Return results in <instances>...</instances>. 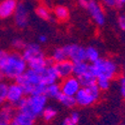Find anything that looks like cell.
<instances>
[{
  "label": "cell",
  "mask_w": 125,
  "mask_h": 125,
  "mask_svg": "<svg viewBox=\"0 0 125 125\" xmlns=\"http://www.w3.org/2000/svg\"><path fill=\"white\" fill-rule=\"evenodd\" d=\"M117 2H118V6H121L122 4L125 3V0H117Z\"/></svg>",
  "instance_id": "d590c367"
},
{
  "label": "cell",
  "mask_w": 125,
  "mask_h": 125,
  "mask_svg": "<svg viewBox=\"0 0 125 125\" xmlns=\"http://www.w3.org/2000/svg\"><path fill=\"white\" fill-rule=\"evenodd\" d=\"M54 14L58 20H60V21H65V20H67L69 18V10L67 7H65L63 5H59V6L55 7Z\"/></svg>",
  "instance_id": "44dd1931"
},
{
  "label": "cell",
  "mask_w": 125,
  "mask_h": 125,
  "mask_svg": "<svg viewBox=\"0 0 125 125\" xmlns=\"http://www.w3.org/2000/svg\"><path fill=\"white\" fill-rule=\"evenodd\" d=\"M78 3H79V5H80L81 7H83V8L86 9L87 4H88V0H78Z\"/></svg>",
  "instance_id": "836d02e7"
},
{
  "label": "cell",
  "mask_w": 125,
  "mask_h": 125,
  "mask_svg": "<svg viewBox=\"0 0 125 125\" xmlns=\"http://www.w3.org/2000/svg\"><path fill=\"white\" fill-rule=\"evenodd\" d=\"M56 114H57V111H56L55 108L51 107V106H48V107H45L44 108V110H43V112H42L41 115L43 116V118L46 121H50V120H52L53 118H55Z\"/></svg>",
  "instance_id": "484cf974"
},
{
  "label": "cell",
  "mask_w": 125,
  "mask_h": 125,
  "mask_svg": "<svg viewBox=\"0 0 125 125\" xmlns=\"http://www.w3.org/2000/svg\"><path fill=\"white\" fill-rule=\"evenodd\" d=\"M60 93H61L60 85L55 82V83H52V84H49V85L46 86L44 95L47 98H55L56 99L59 96Z\"/></svg>",
  "instance_id": "d6986e66"
},
{
  "label": "cell",
  "mask_w": 125,
  "mask_h": 125,
  "mask_svg": "<svg viewBox=\"0 0 125 125\" xmlns=\"http://www.w3.org/2000/svg\"><path fill=\"white\" fill-rule=\"evenodd\" d=\"M15 24L19 28H25L29 22V9L26 4L18 3L13 14Z\"/></svg>",
  "instance_id": "8fae6325"
},
{
  "label": "cell",
  "mask_w": 125,
  "mask_h": 125,
  "mask_svg": "<svg viewBox=\"0 0 125 125\" xmlns=\"http://www.w3.org/2000/svg\"><path fill=\"white\" fill-rule=\"evenodd\" d=\"M101 94V90L97 87L96 84L88 87H81L75 94L74 98L76 104L79 106H90L94 104Z\"/></svg>",
  "instance_id": "5b68a950"
},
{
  "label": "cell",
  "mask_w": 125,
  "mask_h": 125,
  "mask_svg": "<svg viewBox=\"0 0 125 125\" xmlns=\"http://www.w3.org/2000/svg\"><path fill=\"white\" fill-rule=\"evenodd\" d=\"M96 85L101 91H105L110 86V80L105 78H96Z\"/></svg>",
  "instance_id": "83f0119b"
},
{
  "label": "cell",
  "mask_w": 125,
  "mask_h": 125,
  "mask_svg": "<svg viewBox=\"0 0 125 125\" xmlns=\"http://www.w3.org/2000/svg\"><path fill=\"white\" fill-rule=\"evenodd\" d=\"M9 55V52L6 50H2L0 49V70L2 69V67L4 66V64L6 63L7 58Z\"/></svg>",
  "instance_id": "f546056e"
},
{
  "label": "cell",
  "mask_w": 125,
  "mask_h": 125,
  "mask_svg": "<svg viewBox=\"0 0 125 125\" xmlns=\"http://www.w3.org/2000/svg\"><path fill=\"white\" fill-rule=\"evenodd\" d=\"M0 125H9L7 123H3V122H0Z\"/></svg>",
  "instance_id": "74e56055"
},
{
  "label": "cell",
  "mask_w": 125,
  "mask_h": 125,
  "mask_svg": "<svg viewBox=\"0 0 125 125\" xmlns=\"http://www.w3.org/2000/svg\"><path fill=\"white\" fill-rule=\"evenodd\" d=\"M7 88L8 84L4 81H0V106L7 101Z\"/></svg>",
  "instance_id": "4316f807"
},
{
  "label": "cell",
  "mask_w": 125,
  "mask_h": 125,
  "mask_svg": "<svg viewBox=\"0 0 125 125\" xmlns=\"http://www.w3.org/2000/svg\"><path fill=\"white\" fill-rule=\"evenodd\" d=\"M24 97H25V92L21 85L18 84L17 82L8 84V88H7L8 103L12 104L13 106H16V104Z\"/></svg>",
  "instance_id": "30bf717a"
},
{
  "label": "cell",
  "mask_w": 125,
  "mask_h": 125,
  "mask_svg": "<svg viewBox=\"0 0 125 125\" xmlns=\"http://www.w3.org/2000/svg\"><path fill=\"white\" fill-rule=\"evenodd\" d=\"M2 79H3V75L1 74V72H0V81H1Z\"/></svg>",
  "instance_id": "8d00e7d4"
},
{
  "label": "cell",
  "mask_w": 125,
  "mask_h": 125,
  "mask_svg": "<svg viewBox=\"0 0 125 125\" xmlns=\"http://www.w3.org/2000/svg\"><path fill=\"white\" fill-rule=\"evenodd\" d=\"M35 119L29 116L28 114L18 111L15 113V115L9 122V125H34Z\"/></svg>",
  "instance_id": "9a60e30c"
},
{
  "label": "cell",
  "mask_w": 125,
  "mask_h": 125,
  "mask_svg": "<svg viewBox=\"0 0 125 125\" xmlns=\"http://www.w3.org/2000/svg\"><path fill=\"white\" fill-rule=\"evenodd\" d=\"M104 2L106 6L108 7H115V6H118V2L117 0H102Z\"/></svg>",
  "instance_id": "d6a6232c"
},
{
  "label": "cell",
  "mask_w": 125,
  "mask_h": 125,
  "mask_svg": "<svg viewBox=\"0 0 125 125\" xmlns=\"http://www.w3.org/2000/svg\"><path fill=\"white\" fill-rule=\"evenodd\" d=\"M26 44L27 43L24 42V40L20 39V38H15L14 40H12V42H11L12 47L16 50H23L24 47L26 46Z\"/></svg>",
  "instance_id": "f1b7e54d"
},
{
  "label": "cell",
  "mask_w": 125,
  "mask_h": 125,
  "mask_svg": "<svg viewBox=\"0 0 125 125\" xmlns=\"http://www.w3.org/2000/svg\"><path fill=\"white\" fill-rule=\"evenodd\" d=\"M40 77L42 83H44L45 85H49L52 83H55L58 79L59 76L57 74V72L53 66V64H49L45 68H43L40 72Z\"/></svg>",
  "instance_id": "4fadbf2b"
},
{
  "label": "cell",
  "mask_w": 125,
  "mask_h": 125,
  "mask_svg": "<svg viewBox=\"0 0 125 125\" xmlns=\"http://www.w3.org/2000/svg\"><path fill=\"white\" fill-rule=\"evenodd\" d=\"M124 74H125V65H124Z\"/></svg>",
  "instance_id": "f35d334b"
},
{
  "label": "cell",
  "mask_w": 125,
  "mask_h": 125,
  "mask_svg": "<svg viewBox=\"0 0 125 125\" xmlns=\"http://www.w3.org/2000/svg\"><path fill=\"white\" fill-rule=\"evenodd\" d=\"M77 78L79 80L81 87H88V86L96 84V77L91 73L90 70L88 72H86V73H84L83 75L77 77Z\"/></svg>",
  "instance_id": "ac0fdd59"
},
{
  "label": "cell",
  "mask_w": 125,
  "mask_h": 125,
  "mask_svg": "<svg viewBox=\"0 0 125 125\" xmlns=\"http://www.w3.org/2000/svg\"><path fill=\"white\" fill-rule=\"evenodd\" d=\"M17 4V0H3L0 2V18L6 19L13 16Z\"/></svg>",
  "instance_id": "5bb4252c"
},
{
  "label": "cell",
  "mask_w": 125,
  "mask_h": 125,
  "mask_svg": "<svg viewBox=\"0 0 125 125\" xmlns=\"http://www.w3.org/2000/svg\"><path fill=\"white\" fill-rule=\"evenodd\" d=\"M22 56L25 59L27 67L40 72L49 64H53L50 58H47L44 51L37 43H28L22 50Z\"/></svg>",
  "instance_id": "6da1fadb"
},
{
  "label": "cell",
  "mask_w": 125,
  "mask_h": 125,
  "mask_svg": "<svg viewBox=\"0 0 125 125\" xmlns=\"http://www.w3.org/2000/svg\"><path fill=\"white\" fill-rule=\"evenodd\" d=\"M61 93L69 96H75V94L78 92V90L81 88V85L79 83V80L76 76L71 75L63 79V81L60 84Z\"/></svg>",
  "instance_id": "ba28073f"
},
{
  "label": "cell",
  "mask_w": 125,
  "mask_h": 125,
  "mask_svg": "<svg viewBox=\"0 0 125 125\" xmlns=\"http://www.w3.org/2000/svg\"><path fill=\"white\" fill-rule=\"evenodd\" d=\"M89 68H90V64L87 61L75 62V63H73V73H72V75L79 77L84 73H86V72H88Z\"/></svg>",
  "instance_id": "e0dca14e"
},
{
  "label": "cell",
  "mask_w": 125,
  "mask_h": 125,
  "mask_svg": "<svg viewBox=\"0 0 125 125\" xmlns=\"http://www.w3.org/2000/svg\"><path fill=\"white\" fill-rule=\"evenodd\" d=\"M56 99L65 107H73L76 105V101H75L74 96H69V95L63 94V93H60L59 96Z\"/></svg>",
  "instance_id": "603a6c76"
},
{
  "label": "cell",
  "mask_w": 125,
  "mask_h": 125,
  "mask_svg": "<svg viewBox=\"0 0 125 125\" xmlns=\"http://www.w3.org/2000/svg\"><path fill=\"white\" fill-rule=\"evenodd\" d=\"M86 9L97 25L99 26L104 25V23H105V14L103 12L102 7L97 1H95V0H88Z\"/></svg>",
  "instance_id": "52a82bcc"
},
{
  "label": "cell",
  "mask_w": 125,
  "mask_h": 125,
  "mask_svg": "<svg viewBox=\"0 0 125 125\" xmlns=\"http://www.w3.org/2000/svg\"><path fill=\"white\" fill-rule=\"evenodd\" d=\"M80 116L77 112H72L71 115L66 117L63 121H62V125H77L79 122Z\"/></svg>",
  "instance_id": "d4e9b609"
},
{
  "label": "cell",
  "mask_w": 125,
  "mask_h": 125,
  "mask_svg": "<svg viewBox=\"0 0 125 125\" xmlns=\"http://www.w3.org/2000/svg\"><path fill=\"white\" fill-rule=\"evenodd\" d=\"M90 72L96 78H105L111 80L118 73V65L112 59L99 58L90 64Z\"/></svg>",
  "instance_id": "277c9868"
},
{
  "label": "cell",
  "mask_w": 125,
  "mask_h": 125,
  "mask_svg": "<svg viewBox=\"0 0 125 125\" xmlns=\"http://www.w3.org/2000/svg\"><path fill=\"white\" fill-rule=\"evenodd\" d=\"M16 82L22 86V88L25 92V95L30 96L33 94V90H34L35 86L38 85L39 83H41L42 81H41L39 72L32 70L30 68H27L24 73L22 75H20L16 79Z\"/></svg>",
  "instance_id": "8992f818"
},
{
  "label": "cell",
  "mask_w": 125,
  "mask_h": 125,
  "mask_svg": "<svg viewBox=\"0 0 125 125\" xmlns=\"http://www.w3.org/2000/svg\"><path fill=\"white\" fill-rule=\"evenodd\" d=\"M15 106H13L10 103H4L3 105L0 106V122L9 124V122L15 115Z\"/></svg>",
  "instance_id": "2e32d148"
},
{
  "label": "cell",
  "mask_w": 125,
  "mask_h": 125,
  "mask_svg": "<svg viewBox=\"0 0 125 125\" xmlns=\"http://www.w3.org/2000/svg\"><path fill=\"white\" fill-rule=\"evenodd\" d=\"M47 97L44 94L41 95H30L28 97H24L16 104V108L18 111L24 112L29 116L36 119L39 115H41L46 107Z\"/></svg>",
  "instance_id": "3957f363"
},
{
  "label": "cell",
  "mask_w": 125,
  "mask_h": 125,
  "mask_svg": "<svg viewBox=\"0 0 125 125\" xmlns=\"http://www.w3.org/2000/svg\"><path fill=\"white\" fill-rule=\"evenodd\" d=\"M122 125H125V124H122Z\"/></svg>",
  "instance_id": "ab89813d"
},
{
  "label": "cell",
  "mask_w": 125,
  "mask_h": 125,
  "mask_svg": "<svg viewBox=\"0 0 125 125\" xmlns=\"http://www.w3.org/2000/svg\"><path fill=\"white\" fill-rule=\"evenodd\" d=\"M36 15L42 20H50L51 19V15L48 8H46L45 6L40 5L36 8Z\"/></svg>",
  "instance_id": "cb8c5ba5"
},
{
  "label": "cell",
  "mask_w": 125,
  "mask_h": 125,
  "mask_svg": "<svg viewBox=\"0 0 125 125\" xmlns=\"http://www.w3.org/2000/svg\"><path fill=\"white\" fill-rule=\"evenodd\" d=\"M27 63L22 54L19 52H9L6 63L0 70L3 77L7 79L16 80L20 75H22L27 69Z\"/></svg>",
  "instance_id": "7a4b0ae2"
},
{
  "label": "cell",
  "mask_w": 125,
  "mask_h": 125,
  "mask_svg": "<svg viewBox=\"0 0 125 125\" xmlns=\"http://www.w3.org/2000/svg\"><path fill=\"white\" fill-rule=\"evenodd\" d=\"M50 59L52 60L53 63H56V62H60L63 61L65 59H67V54L66 51L64 49V47H58L56 49H54V51L52 52Z\"/></svg>",
  "instance_id": "ffe728a7"
},
{
  "label": "cell",
  "mask_w": 125,
  "mask_h": 125,
  "mask_svg": "<svg viewBox=\"0 0 125 125\" xmlns=\"http://www.w3.org/2000/svg\"><path fill=\"white\" fill-rule=\"evenodd\" d=\"M118 25L120 27L121 30L125 31V15H120L118 17Z\"/></svg>",
  "instance_id": "1f68e13d"
},
{
  "label": "cell",
  "mask_w": 125,
  "mask_h": 125,
  "mask_svg": "<svg viewBox=\"0 0 125 125\" xmlns=\"http://www.w3.org/2000/svg\"><path fill=\"white\" fill-rule=\"evenodd\" d=\"M53 66L57 72L59 78L64 79L68 76H71L73 73V62L69 59H65L63 61L53 63Z\"/></svg>",
  "instance_id": "7c38bea8"
},
{
  "label": "cell",
  "mask_w": 125,
  "mask_h": 125,
  "mask_svg": "<svg viewBox=\"0 0 125 125\" xmlns=\"http://www.w3.org/2000/svg\"><path fill=\"white\" fill-rule=\"evenodd\" d=\"M85 56H86V61L90 62V63H93V62H95L100 58L99 51L93 46H89L85 48Z\"/></svg>",
  "instance_id": "7402d4cb"
},
{
  "label": "cell",
  "mask_w": 125,
  "mask_h": 125,
  "mask_svg": "<svg viewBox=\"0 0 125 125\" xmlns=\"http://www.w3.org/2000/svg\"><path fill=\"white\" fill-rule=\"evenodd\" d=\"M119 84H120V93H121L122 97L125 98V76L120 78Z\"/></svg>",
  "instance_id": "4dcf8cb0"
},
{
  "label": "cell",
  "mask_w": 125,
  "mask_h": 125,
  "mask_svg": "<svg viewBox=\"0 0 125 125\" xmlns=\"http://www.w3.org/2000/svg\"><path fill=\"white\" fill-rule=\"evenodd\" d=\"M38 40L40 41L41 43H45L46 41H47V36H46V35H40V36L38 37Z\"/></svg>",
  "instance_id": "e575fe53"
},
{
  "label": "cell",
  "mask_w": 125,
  "mask_h": 125,
  "mask_svg": "<svg viewBox=\"0 0 125 125\" xmlns=\"http://www.w3.org/2000/svg\"><path fill=\"white\" fill-rule=\"evenodd\" d=\"M63 47L66 51L67 59L72 61L73 63H75V62H80V61H86L84 47L77 45V44H68Z\"/></svg>",
  "instance_id": "9c48e42d"
}]
</instances>
